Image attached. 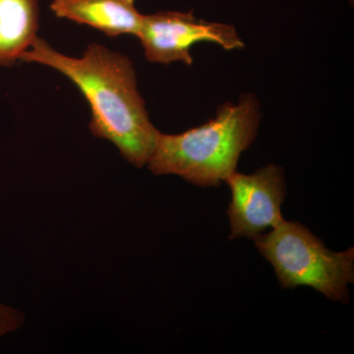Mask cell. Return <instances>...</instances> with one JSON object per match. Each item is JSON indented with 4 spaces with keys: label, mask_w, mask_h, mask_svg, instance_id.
Instances as JSON below:
<instances>
[{
    "label": "cell",
    "mask_w": 354,
    "mask_h": 354,
    "mask_svg": "<svg viewBox=\"0 0 354 354\" xmlns=\"http://www.w3.org/2000/svg\"><path fill=\"white\" fill-rule=\"evenodd\" d=\"M20 62L50 67L69 79L90 106L91 133L113 143L135 167L148 164L160 132L149 118L129 57L99 44L71 57L38 36Z\"/></svg>",
    "instance_id": "cell-1"
},
{
    "label": "cell",
    "mask_w": 354,
    "mask_h": 354,
    "mask_svg": "<svg viewBox=\"0 0 354 354\" xmlns=\"http://www.w3.org/2000/svg\"><path fill=\"white\" fill-rule=\"evenodd\" d=\"M260 102L252 94L223 104L215 118L178 134L160 133L147 167L155 176H177L199 187H216L236 171L257 137Z\"/></svg>",
    "instance_id": "cell-2"
},
{
    "label": "cell",
    "mask_w": 354,
    "mask_h": 354,
    "mask_svg": "<svg viewBox=\"0 0 354 354\" xmlns=\"http://www.w3.org/2000/svg\"><path fill=\"white\" fill-rule=\"evenodd\" d=\"M283 288L309 286L328 299L346 304L354 281V248L335 252L298 221H283L255 239Z\"/></svg>",
    "instance_id": "cell-3"
},
{
    "label": "cell",
    "mask_w": 354,
    "mask_h": 354,
    "mask_svg": "<svg viewBox=\"0 0 354 354\" xmlns=\"http://www.w3.org/2000/svg\"><path fill=\"white\" fill-rule=\"evenodd\" d=\"M146 59L152 64L181 62L193 64L190 50L195 44L214 43L223 50H241L244 43L234 26L208 22L195 17L193 11H158L144 15L138 37Z\"/></svg>",
    "instance_id": "cell-4"
},
{
    "label": "cell",
    "mask_w": 354,
    "mask_h": 354,
    "mask_svg": "<svg viewBox=\"0 0 354 354\" xmlns=\"http://www.w3.org/2000/svg\"><path fill=\"white\" fill-rule=\"evenodd\" d=\"M225 183L232 193L227 209L230 241L239 237L255 241L285 221L281 204L286 197V178L281 167L271 164L251 174L234 171Z\"/></svg>",
    "instance_id": "cell-5"
},
{
    "label": "cell",
    "mask_w": 354,
    "mask_h": 354,
    "mask_svg": "<svg viewBox=\"0 0 354 354\" xmlns=\"http://www.w3.org/2000/svg\"><path fill=\"white\" fill-rule=\"evenodd\" d=\"M50 10L57 18L94 28L111 38L138 37L144 17L135 0H53Z\"/></svg>",
    "instance_id": "cell-6"
},
{
    "label": "cell",
    "mask_w": 354,
    "mask_h": 354,
    "mask_svg": "<svg viewBox=\"0 0 354 354\" xmlns=\"http://www.w3.org/2000/svg\"><path fill=\"white\" fill-rule=\"evenodd\" d=\"M39 0H0V67L12 66L38 37Z\"/></svg>",
    "instance_id": "cell-7"
},
{
    "label": "cell",
    "mask_w": 354,
    "mask_h": 354,
    "mask_svg": "<svg viewBox=\"0 0 354 354\" xmlns=\"http://www.w3.org/2000/svg\"><path fill=\"white\" fill-rule=\"evenodd\" d=\"M25 323V315L20 310L0 302V337L20 329Z\"/></svg>",
    "instance_id": "cell-8"
}]
</instances>
